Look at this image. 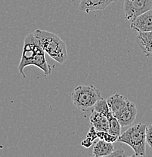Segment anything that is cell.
Listing matches in <instances>:
<instances>
[{"label":"cell","instance_id":"cell-11","mask_svg":"<svg viewBox=\"0 0 152 157\" xmlns=\"http://www.w3.org/2000/svg\"><path fill=\"white\" fill-rule=\"evenodd\" d=\"M107 102L108 104L109 108H110L111 112L112 113L113 115L117 113L120 110H121L123 108H124L127 104L130 103V101L125 96L116 93L107 98Z\"/></svg>","mask_w":152,"mask_h":157},{"label":"cell","instance_id":"cell-9","mask_svg":"<svg viewBox=\"0 0 152 157\" xmlns=\"http://www.w3.org/2000/svg\"><path fill=\"white\" fill-rule=\"evenodd\" d=\"M136 42L145 56L152 58V31L138 33Z\"/></svg>","mask_w":152,"mask_h":157},{"label":"cell","instance_id":"cell-10","mask_svg":"<svg viewBox=\"0 0 152 157\" xmlns=\"http://www.w3.org/2000/svg\"><path fill=\"white\" fill-rule=\"evenodd\" d=\"M91 126L94 127L97 132H108L109 121L106 116L92 109L89 117Z\"/></svg>","mask_w":152,"mask_h":157},{"label":"cell","instance_id":"cell-3","mask_svg":"<svg viewBox=\"0 0 152 157\" xmlns=\"http://www.w3.org/2000/svg\"><path fill=\"white\" fill-rule=\"evenodd\" d=\"M146 129L147 125L138 123L130 127L120 135L117 141L130 146L134 151V156H142L146 150Z\"/></svg>","mask_w":152,"mask_h":157},{"label":"cell","instance_id":"cell-17","mask_svg":"<svg viewBox=\"0 0 152 157\" xmlns=\"http://www.w3.org/2000/svg\"><path fill=\"white\" fill-rule=\"evenodd\" d=\"M86 138L89 139V140L92 142L94 141L95 139H97L98 136H97V131L95 130L94 127L91 126L90 129H89V132L87 134V136H86Z\"/></svg>","mask_w":152,"mask_h":157},{"label":"cell","instance_id":"cell-15","mask_svg":"<svg viewBox=\"0 0 152 157\" xmlns=\"http://www.w3.org/2000/svg\"><path fill=\"white\" fill-rule=\"evenodd\" d=\"M97 136L99 139L111 142V143H114V142L117 141V138H118L117 137L109 133L108 132H97Z\"/></svg>","mask_w":152,"mask_h":157},{"label":"cell","instance_id":"cell-5","mask_svg":"<svg viewBox=\"0 0 152 157\" xmlns=\"http://www.w3.org/2000/svg\"><path fill=\"white\" fill-rule=\"evenodd\" d=\"M151 9L152 0H124L123 12L127 21H133Z\"/></svg>","mask_w":152,"mask_h":157},{"label":"cell","instance_id":"cell-14","mask_svg":"<svg viewBox=\"0 0 152 157\" xmlns=\"http://www.w3.org/2000/svg\"><path fill=\"white\" fill-rule=\"evenodd\" d=\"M93 109L97 111V112L100 113L101 114H103V115L106 116L107 117L111 113L108 104H107V100L104 99V98L101 99L100 101H99L95 104Z\"/></svg>","mask_w":152,"mask_h":157},{"label":"cell","instance_id":"cell-6","mask_svg":"<svg viewBox=\"0 0 152 157\" xmlns=\"http://www.w3.org/2000/svg\"><path fill=\"white\" fill-rule=\"evenodd\" d=\"M114 117L118 119L121 127L132 125L137 116V108L133 102L130 101L125 107L114 114Z\"/></svg>","mask_w":152,"mask_h":157},{"label":"cell","instance_id":"cell-1","mask_svg":"<svg viewBox=\"0 0 152 157\" xmlns=\"http://www.w3.org/2000/svg\"><path fill=\"white\" fill-rule=\"evenodd\" d=\"M28 66H35L44 72L45 76H49L52 73L50 65L45 59V52L41 47L38 39L33 33L28 34L24 39L22 55L18 64V71L23 78L27 76L24 73V69Z\"/></svg>","mask_w":152,"mask_h":157},{"label":"cell","instance_id":"cell-16","mask_svg":"<svg viewBox=\"0 0 152 157\" xmlns=\"http://www.w3.org/2000/svg\"><path fill=\"white\" fill-rule=\"evenodd\" d=\"M146 142L152 149V124L147 126L146 129Z\"/></svg>","mask_w":152,"mask_h":157},{"label":"cell","instance_id":"cell-4","mask_svg":"<svg viewBox=\"0 0 152 157\" xmlns=\"http://www.w3.org/2000/svg\"><path fill=\"white\" fill-rule=\"evenodd\" d=\"M71 96L73 105L84 112L92 110L95 104L103 98L100 91L93 85H80L73 90Z\"/></svg>","mask_w":152,"mask_h":157},{"label":"cell","instance_id":"cell-8","mask_svg":"<svg viewBox=\"0 0 152 157\" xmlns=\"http://www.w3.org/2000/svg\"><path fill=\"white\" fill-rule=\"evenodd\" d=\"M113 2H114V0H80L78 9L89 14L92 11H103Z\"/></svg>","mask_w":152,"mask_h":157},{"label":"cell","instance_id":"cell-19","mask_svg":"<svg viewBox=\"0 0 152 157\" xmlns=\"http://www.w3.org/2000/svg\"><path fill=\"white\" fill-rule=\"evenodd\" d=\"M92 142L90 141V140L87 138H86L84 140L82 141V145H83L84 147H86V148H89V147H90L92 146Z\"/></svg>","mask_w":152,"mask_h":157},{"label":"cell","instance_id":"cell-20","mask_svg":"<svg viewBox=\"0 0 152 157\" xmlns=\"http://www.w3.org/2000/svg\"><path fill=\"white\" fill-rule=\"evenodd\" d=\"M114 1H117V0H114Z\"/></svg>","mask_w":152,"mask_h":157},{"label":"cell","instance_id":"cell-12","mask_svg":"<svg viewBox=\"0 0 152 157\" xmlns=\"http://www.w3.org/2000/svg\"><path fill=\"white\" fill-rule=\"evenodd\" d=\"M114 150L113 143L99 140L95 142L92 150V156L94 157L109 156Z\"/></svg>","mask_w":152,"mask_h":157},{"label":"cell","instance_id":"cell-18","mask_svg":"<svg viewBox=\"0 0 152 157\" xmlns=\"http://www.w3.org/2000/svg\"><path fill=\"white\" fill-rule=\"evenodd\" d=\"M110 156H112V157H117V156L123 157V156H127V155L126 154L125 152H124V150H120V149H118V150H114V151L112 152L111 154L109 156V157H110Z\"/></svg>","mask_w":152,"mask_h":157},{"label":"cell","instance_id":"cell-2","mask_svg":"<svg viewBox=\"0 0 152 157\" xmlns=\"http://www.w3.org/2000/svg\"><path fill=\"white\" fill-rule=\"evenodd\" d=\"M33 34L38 39L41 47L51 58L58 63H64L68 58L67 45L56 34L46 30L37 29Z\"/></svg>","mask_w":152,"mask_h":157},{"label":"cell","instance_id":"cell-7","mask_svg":"<svg viewBox=\"0 0 152 157\" xmlns=\"http://www.w3.org/2000/svg\"><path fill=\"white\" fill-rule=\"evenodd\" d=\"M130 28L138 33L152 31V9L132 21Z\"/></svg>","mask_w":152,"mask_h":157},{"label":"cell","instance_id":"cell-13","mask_svg":"<svg viewBox=\"0 0 152 157\" xmlns=\"http://www.w3.org/2000/svg\"><path fill=\"white\" fill-rule=\"evenodd\" d=\"M109 121V131L108 132L114 136L119 137L121 135V125L119 122L118 119H117L114 115L111 113L107 117Z\"/></svg>","mask_w":152,"mask_h":157}]
</instances>
